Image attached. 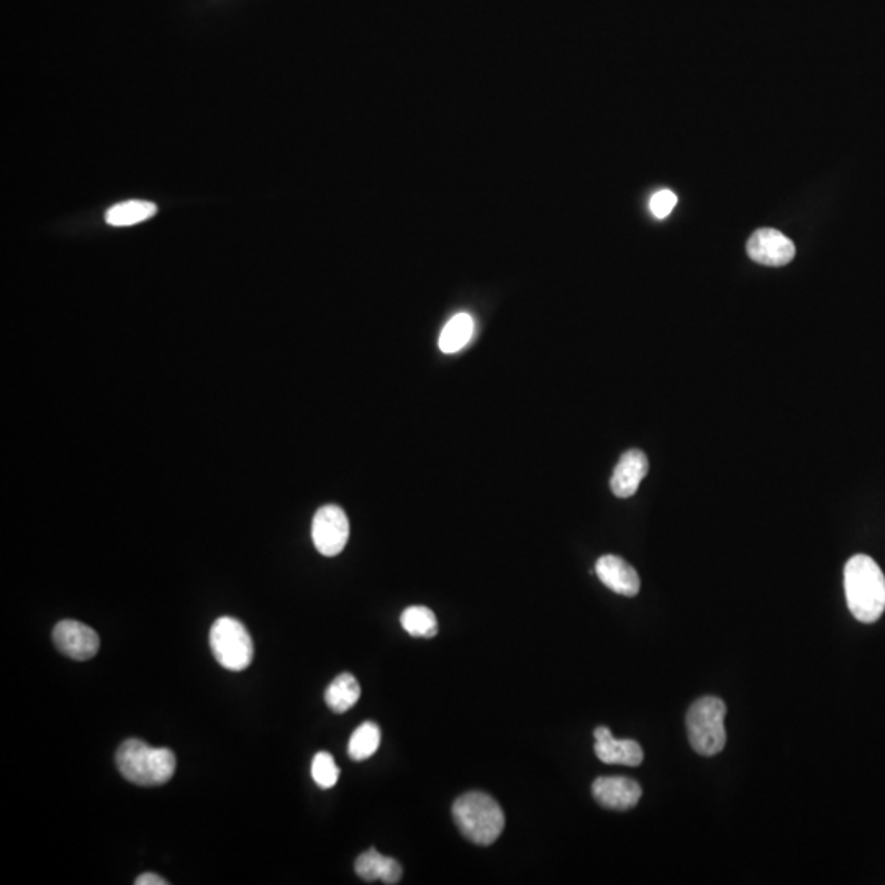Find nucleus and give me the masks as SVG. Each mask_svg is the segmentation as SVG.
Listing matches in <instances>:
<instances>
[{
  "label": "nucleus",
  "instance_id": "1",
  "mask_svg": "<svg viewBox=\"0 0 885 885\" xmlns=\"http://www.w3.org/2000/svg\"><path fill=\"white\" fill-rule=\"evenodd\" d=\"M845 592L849 612L859 622L874 623L885 610V576L879 564L866 554H856L845 568Z\"/></svg>",
  "mask_w": 885,
  "mask_h": 885
},
{
  "label": "nucleus",
  "instance_id": "2",
  "mask_svg": "<svg viewBox=\"0 0 885 885\" xmlns=\"http://www.w3.org/2000/svg\"><path fill=\"white\" fill-rule=\"evenodd\" d=\"M123 779L137 786H163L176 771V756L168 748H153L140 740H127L115 754Z\"/></svg>",
  "mask_w": 885,
  "mask_h": 885
},
{
  "label": "nucleus",
  "instance_id": "3",
  "mask_svg": "<svg viewBox=\"0 0 885 885\" xmlns=\"http://www.w3.org/2000/svg\"><path fill=\"white\" fill-rule=\"evenodd\" d=\"M453 818L461 833L479 846L492 845L504 831V810L484 792L461 795L453 804Z\"/></svg>",
  "mask_w": 885,
  "mask_h": 885
},
{
  "label": "nucleus",
  "instance_id": "4",
  "mask_svg": "<svg viewBox=\"0 0 885 885\" xmlns=\"http://www.w3.org/2000/svg\"><path fill=\"white\" fill-rule=\"evenodd\" d=\"M727 707L718 697H702L694 702L687 713V733L690 746L702 756H715L722 753L727 743L725 733Z\"/></svg>",
  "mask_w": 885,
  "mask_h": 885
},
{
  "label": "nucleus",
  "instance_id": "5",
  "mask_svg": "<svg viewBox=\"0 0 885 885\" xmlns=\"http://www.w3.org/2000/svg\"><path fill=\"white\" fill-rule=\"evenodd\" d=\"M210 648L217 663L230 671H243L253 663L255 646L245 625L233 617L218 618L210 630Z\"/></svg>",
  "mask_w": 885,
  "mask_h": 885
},
{
  "label": "nucleus",
  "instance_id": "6",
  "mask_svg": "<svg viewBox=\"0 0 885 885\" xmlns=\"http://www.w3.org/2000/svg\"><path fill=\"white\" fill-rule=\"evenodd\" d=\"M312 540L318 553L333 558L350 540V520L338 505H325L315 513Z\"/></svg>",
  "mask_w": 885,
  "mask_h": 885
},
{
  "label": "nucleus",
  "instance_id": "7",
  "mask_svg": "<svg viewBox=\"0 0 885 885\" xmlns=\"http://www.w3.org/2000/svg\"><path fill=\"white\" fill-rule=\"evenodd\" d=\"M53 641L59 653L76 661H87L99 653V635L76 620L59 622L53 630Z\"/></svg>",
  "mask_w": 885,
  "mask_h": 885
},
{
  "label": "nucleus",
  "instance_id": "8",
  "mask_svg": "<svg viewBox=\"0 0 885 885\" xmlns=\"http://www.w3.org/2000/svg\"><path fill=\"white\" fill-rule=\"evenodd\" d=\"M749 258L764 266H786L795 256L794 241L774 228H761L748 241Z\"/></svg>",
  "mask_w": 885,
  "mask_h": 885
},
{
  "label": "nucleus",
  "instance_id": "9",
  "mask_svg": "<svg viewBox=\"0 0 885 885\" xmlns=\"http://www.w3.org/2000/svg\"><path fill=\"white\" fill-rule=\"evenodd\" d=\"M592 795L600 807L625 812L636 807L643 790L638 782L628 777H599L592 786Z\"/></svg>",
  "mask_w": 885,
  "mask_h": 885
},
{
  "label": "nucleus",
  "instance_id": "10",
  "mask_svg": "<svg viewBox=\"0 0 885 885\" xmlns=\"http://www.w3.org/2000/svg\"><path fill=\"white\" fill-rule=\"evenodd\" d=\"M595 756L605 764L636 767L643 763V748L633 740H615L607 727L595 728Z\"/></svg>",
  "mask_w": 885,
  "mask_h": 885
},
{
  "label": "nucleus",
  "instance_id": "11",
  "mask_svg": "<svg viewBox=\"0 0 885 885\" xmlns=\"http://www.w3.org/2000/svg\"><path fill=\"white\" fill-rule=\"evenodd\" d=\"M595 572L605 586L615 594L635 597L640 592L641 582L638 572L625 559L607 554L595 564Z\"/></svg>",
  "mask_w": 885,
  "mask_h": 885
},
{
  "label": "nucleus",
  "instance_id": "12",
  "mask_svg": "<svg viewBox=\"0 0 885 885\" xmlns=\"http://www.w3.org/2000/svg\"><path fill=\"white\" fill-rule=\"evenodd\" d=\"M649 463L641 450H630L622 454L610 479V489L620 499H628L638 491L641 481L648 474Z\"/></svg>",
  "mask_w": 885,
  "mask_h": 885
},
{
  "label": "nucleus",
  "instance_id": "13",
  "mask_svg": "<svg viewBox=\"0 0 885 885\" xmlns=\"http://www.w3.org/2000/svg\"><path fill=\"white\" fill-rule=\"evenodd\" d=\"M354 871L363 881H382L384 884H399L402 879V866L394 858L382 856L377 849L371 848L359 854L354 864Z\"/></svg>",
  "mask_w": 885,
  "mask_h": 885
},
{
  "label": "nucleus",
  "instance_id": "14",
  "mask_svg": "<svg viewBox=\"0 0 885 885\" xmlns=\"http://www.w3.org/2000/svg\"><path fill=\"white\" fill-rule=\"evenodd\" d=\"M156 212H158V207L153 202L128 200V202H120V204L110 207L105 212V222L112 227H132V225L155 217Z\"/></svg>",
  "mask_w": 885,
  "mask_h": 885
},
{
  "label": "nucleus",
  "instance_id": "15",
  "mask_svg": "<svg viewBox=\"0 0 885 885\" xmlns=\"http://www.w3.org/2000/svg\"><path fill=\"white\" fill-rule=\"evenodd\" d=\"M359 697H361V687L350 672H343L333 679L332 684L325 690V702L335 713L348 712L356 705Z\"/></svg>",
  "mask_w": 885,
  "mask_h": 885
},
{
  "label": "nucleus",
  "instance_id": "16",
  "mask_svg": "<svg viewBox=\"0 0 885 885\" xmlns=\"http://www.w3.org/2000/svg\"><path fill=\"white\" fill-rule=\"evenodd\" d=\"M472 332H474V320L471 315H454L443 328L438 346L445 354L458 353L471 341Z\"/></svg>",
  "mask_w": 885,
  "mask_h": 885
},
{
  "label": "nucleus",
  "instance_id": "17",
  "mask_svg": "<svg viewBox=\"0 0 885 885\" xmlns=\"http://www.w3.org/2000/svg\"><path fill=\"white\" fill-rule=\"evenodd\" d=\"M400 623L410 636L415 638H433L438 633V622L435 613L423 605H413L400 615Z\"/></svg>",
  "mask_w": 885,
  "mask_h": 885
},
{
  "label": "nucleus",
  "instance_id": "18",
  "mask_svg": "<svg viewBox=\"0 0 885 885\" xmlns=\"http://www.w3.org/2000/svg\"><path fill=\"white\" fill-rule=\"evenodd\" d=\"M379 745H381V730L374 722H364L351 735L348 754L353 761H364L376 754Z\"/></svg>",
  "mask_w": 885,
  "mask_h": 885
},
{
  "label": "nucleus",
  "instance_id": "19",
  "mask_svg": "<svg viewBox=\"0 0 885 885\" xmlns=\"http://www.w3.org/2000/svg\"><path fill=\"white\" fill-rule=\"evenodd\" d=\"M312 777L317 782V786L322 789H330L335 786L340 779V767L336 766L332 754L325 753V751L315 754L314 761H312Z\"/></svg>",
  "mask_w": 885,
  "mask_h": 885
},
{
  "label": "nucleus",
  "instance_id": "20",
  "mask_svg": "<svg viewBox=\"0 0 885 885\" xmlns=\"http://www.w3.org/2000/svg\"><path fill=\"white\" fill-rule=\"evenodd\" d=\"M676 204V194L672 191H668V189H663V191L656 192V194L651 197L649 209L653 212L654 217L666 218L671 214L672 210H674Z\"/></svg>",
  "mask_w": 885,
  "mask_h": 885
},
{
  "label": "nucleus",
  "instance_id": "21",
  "mask_svg": "<svg viewBox=\"0 0 885 885\" xmlns=\"http://www.w3.org/2000/svg\"><path fill=\"white\" fill-rule=\"evenodd\" d=\"M137 885H168L169 882L163 877L156 876V874H143V876L137 877V881H135Z\"/></svg>",
  "mask_w": 885,
  "mask_h": 885
}]
</instances>
